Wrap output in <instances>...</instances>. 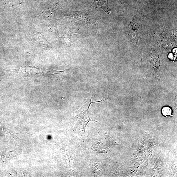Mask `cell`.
I'll use <instances>...</instances> for the list:
<instances>
[{
	"label": "cell",
	"instance_id": "1",
	"mask_svg": "<svg viewBox=\"0 0 177 177\" xmlns=\"http://www.w3.org/2000/svg\"><path fill=\"white\" fill-rule=\"evenodd\" d=\"M93 98L90 99H87V100L84 103L83 105L79 110L76 112L74 119L76 123V128L80 129L84 132H85L86 127L87 124L90 121H94L92 120L89 116V108L92 103H98L102 101L92 102V99Z\"/></svg>",
	"mask_w": 177,
	"mask_h": 177
},
{
	"label": "cell",
	"instance_id": "2",
	"mask_svg": "<svg viewBox=\"0 0 177 177\" xmlns=\"http://www.w3.org/2000/svg\"><path fill=\"white\" fill-rule=\"evenodd\" d=\"M70 16L74 17L79 20L85 22L89 24L92 22L88 12L86 11H72L70 14Z\"/></svg>",
	"mask_w": 177,
	"mask_h": 177
},
{
	"label": "cell",
	"instance_id": "3",
	"mask_svg": "<svg viewBox=\"0 0 177 177\" xmlns=\"http://www.w3.org/2000/svg\"><path fill=\"white\" fill-rule=\"evenodd\" d=\"M93 5L96 8L99 7L103 9L108 14L111 12L108 6V0H94Z\"/></svg>",
	"mask_w": 177,
	"mask_h": 177
},
{
	"label": "cell",
	"instance_id": "4",
	"mask_svg": "<svg viewBox=\"0 0 177 177\" xmlns=\"http://www.w3.org/2000/svg\"><path fill=\"white\" fill-rule=\"evenodd\" d=\"M171 110L169 107H165L162 109V113L163 115L166 116H173L171 115Z\"/></svg>",
	"mask_w": 177,
	"mask_h": 177
}]
</instances>
